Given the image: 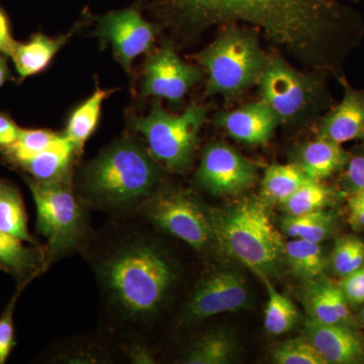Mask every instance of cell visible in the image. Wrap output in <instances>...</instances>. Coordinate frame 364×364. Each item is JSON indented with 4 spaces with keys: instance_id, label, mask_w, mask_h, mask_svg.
I'll return each mask as SVG.
<instances>
[{
    "instance_id": "6da1fadb",
    "label": "cell",
    "mask_w": 364,
    "mask_h": 364,
    "mask_svg": "<svg viewBox=\"0 0 364 364\" xmlns=\"http://www.w3.org/2000/svg\"><path fill=\"white\" fill-rule=\"evenodd\" d=\"M138 215L109 219L81 251L100 298L98 334L119 353L148 333L178 279L176 261Z\"/></svg>"
},
{
    "instance_id": "7a4b0ae2",
    "label": "cell",
    "mask_w": 364,
    "mask_h": 364,
    "mask_svg": "<svg viewBox=\"0 0 364 364\" xmlns=\"http://www.w3.org/2000/svg\"><path fill=\"white\" fill-rule=\"evenodd\" d=\"M177 33L248 26L299 58L336 70L360 32V18L337 0H138Z\"/></svg>"
},
{
    "instance_id": "3957f363",
    "label": "cell",
    "mask_w": 364,
    "mask_h": 364,
    "mask_svg": "<svg viewBox=\"0 0 364 364\" xmlns=\"http://www.w3.org/2000/svg\"><path fill=\"white\" fill-rule=\"evenodd\" d=\"M162 169L134 134L117 139L79 169L75 193L90 210L109 219L135 215L161 186Z\"/></svg>"
},
{
    "instance_id": "277c9868",
    "label": "cell",
    "mask_w": 364,
    "mask_h": 364,
    "mask_svg": "<svg viewBox=\"0 0 364 364\" xmlns=\"http://www.w3.org/2000/svg\"><path fill=\"white\" fill-rule=\"evenodd\" d=\"M215 241L220 247L257 273L267 277L284 254L282 235L273 225L267 203L243 200L208 212Z\"/></svg>"
},
{
    "instance_id": "5b68a950",
    "label": "cell",
    "mask_w": 364,
    "mask_h": 364,
    "mask_svg": "<svg viewBox=\"0 0 364 364\" xmlns=\"http://www.w3.org/2000/svg\"><path fill=\"white\" fill-rule=\"evenodd\" d=\"M37 210V230L46 239L44 272L58 261L81 253L92 237L90 208L71 181H40L23 174Z\"/></svg>"
},
{
    "instance_id": "8992f818",
    "label": "cell",
    "mask_w": 364,
    "mask_h": 364,
    "mask_svg": "<svg viewBox=\"0 0 364 364\" xmlns=\"http://www.w3.org/2000/svg\"><path fill=\"white\" fill-rule=\"evenodd\" d=\"M253 31L225 26L221 35L196 55L208 74L207 95L235 97L259 83L270 58Z\"/></svg>"
},
{
    "instance_id": "52a82bcc",
    "label": "cell",
    "mask_w": 364,
    "mask_h": 364,
    "mask_svg": "<svg viewBox=\"0 0 364 364\" xmlns=\"http://www.w3.org/2000/svg\"><path fill=\"white\" fill-rule=\"evenodd\" d=\"M205 119L207 109L203 105L191 104L182 114H171L155 102L147 116L132 117L129 127L145 138L148 150L159 164L179 173L193 162Z\"/></svg>"
},
{
    "instance_id": "ba28073f",
    "label": "cell",
    "mask_w": 364,
    "mask_h": 364,
    "mask_svg": "<svg viewBox=\"0 0 364 364\" xmlns=\"http://www.w3.org/2000/svg\"><path fill=\"white\" fill-rule=\"evenodd\" d=\"M136 215L154 231L205 252L215 240L210 215L195 196L184 189L160 186Z\"/></svg>"
},
{
    "instance_id": "9c48e42d",
    "label": "cell",
    "mask_w": 364,
    "mask_h": 364,
    "mask_svg": "<svg viewBox=\"0 0 364 364\" xmlns=\"http://www.w3.org/2000/svg\"><path fill=\"white\" fill-rule=\"evenodd\" d=\"M246 280L236 270L207 272L196 282L176 318L177 328L186 329L227 312L240 310L248 301Z\"/></svg>"
},
{
    "instance_id": "30bf717a",
    "label": "cell",
    "mask_w": 364,
    "mask_h": 364,
    "mask_svg": "<svg viewBox=\"0 0 364 364\" xmlns=\"http://www.w3.org/2000/svg\"><path fill=\"white\" fill-rule=\"evenodd\" d=\"M261 100L274 112L280 124L291 123L315 107L322 91L309 79L279 57L270 58L261 76Z\"/></svg>"
},
{
    "instance_id": "8fae6325",
    "label": "cell",
    "mask_w": 364,
    "mask_h": 364,
    "mask_svg": "<svg viewBox=\"0 0 364 364\" xmlns=\"http://www.w3.org/2000/svg\"><path fill=\"white\" fill-rule=\"evenodd\" d=\"M158 33L159 26L144 18L138 4L97 18L95 36L102 46L111 44L114 58L128 74L136 57L152 49Z\"/></svg>"
},
{
    "instance_id": "7c38bea8",
    "label": "cell",
    "mask_w": 364,
    "mask_h": 364,
    "mask_svg": "<svg viewBox=\"0 0 364 364\" xmlns=\"http://www.w3.org/2000/svg\"><path fill=\"white\" fill-rule=\"evenodd\" d=\"M202 77L200 69L183 61L173 46L167 43L144 64L141 98H164L170 104H181Z\"/></svg>"
},
{
    "instance_id": "4fadbf2b",
    "label": "cell",
    "mask_w": 364,
    "mask_h": 364,
    "mask_svg": "<svg viewBox=\"0 0 364 364\" xmlns=\"http://www.w3.org/2000/svg\"><path fill=\"white\" fill-rule=\"evenodd\" d=\"M257 170L247 158L225 143L208 144L203 151L196 181L213 195H236L252 186Z\"/></svg>"
},
{
    "instance_id": "5bb4252c",
    "label": "cell",
    "mask_w": 364,
    "mask_h": 364,
    "mask_svg": "<svg viewBox=\"0 0 364 364\" xmlns=\"http://www.w3.org/2000/svg\"><path fill=\"white\" fill-rule=\"evenodd\" d=\"M306 337L328 363L351 364L364 360V342L349 326L324 324L309 318Z\"/></svg>"
},
{
    "instance_id": "9a60e30c",
    "label": "cell",
    "mask_w": 364,
    "mask_h": 364,
    "mask_svg": "<svg viewBox=\"0 0 364 364\" xmlns=\"http://www.w3.org/2000/svg\"><path fill=\"white\" fill-rule=\"evenodd\" d=\"M280 124L279 117L262 100L218 117V124L238 142L264 145Z\"/></svg>"
},
{
    "instance_id": "2e32d148",
    "label": "cell",
    "mask_w": 364,
    "mask_h": 364,
    "mask_svg": "<svg viewBox=\"0 0 364 364\" xmlns=\"http://www.w3.org/2000/svg\"><path fill=\"white\" fill-rule=\"evenodd\" d=\"M344 95L341 102L322 119L318 136L337 144L364 141V90H355L343 78Z\"/></svg>"
},
{
    "instance_id": "e0dca14e",
    "label": "cell",
    "mask_w": 364,
    "mask_h": 364,
    "mask_svg": "<svg viewBox=\"0 0 364 364\" xmlns=\"http://www.w3.org/2000/svg\"><path fill=\"white\" fill-rule=\"evenodd\" d=\"M90 18V14H83L82 18L68 33L59 37L51 38L44 33H33L28 42L21 43L16 41L9 58L11 59L16 67L18 81L21 82L47 69L57 53Z\"/></svg>"
},
{
    "instance_id": "ac0fdd59",
    "label": "cell",
    "mask_w": 364,
    "mask_h": 364,
    "mask_svg": "<svg viewBox=\"0 0 364 364\" xmlns=\"http://www.w3.org/2000/svg\"><path fill=\"white\" fill-rule=\"evenodd\" d=\"M304 303L310 318L324 324L349 326L352 322L348 301L338 284L318 280L306 286Z\"/></svg>"
},
{
    "instance_id": "d6986e66",
    "label": "cell",
    "mask_w": 364,
    "mask_h": 364,
    "mask_svg": "<svg viewBox=\"0 0 364 364\" xmlns=\"http://www.w3.org/2000/svg\"><path fill=\"white\" fill-rule=\"evenodd\" d=\"M23 240L0 231V269L11 272L18 286L26 287L44 273L45 248L26 247Z\"/></svg>"
},
{
    "instance_id": "ffe728a7",
    "label": "cell",
    "mask_w": 364,
    "mask_h": 364,
    "mask_svg": "<svg viewBox=\"0 0 364 364\" xmlns=\"http://www.w3.org/2000/svg\"><path fill=\"white\" fill-rule=\"evenodd\" d=\"M349 157L340 144L317 136L301 148L296 164L311 181L322 182L344 168Z\"/></svg>"
},
{
    "instance_id": "44dd1931",
    "label": "cell",
    "mask_w": 364,
    "mask_h": 364,
    "mask_svg": "<svg viewBox=\"0 0 364 364\" xmlns=\"http://www.w3.org/2000/svg\"><path fill=\"white\" fill-rule=\"evenodd\" d=\"M77 156L73 146L64 136L49 149L18 163L26 176L40 181H72V166Z\"/></svg>"
},
{
    "instance_id": "7402d4cb",
    "label": "cell",
    "mask_w": 364,
    "mask_h": 364,
    "mask_svg": "<svg viewBox=\"0 0 364 364\" xmlns=\"http://www.w3.org/2000/svg\"><path fill=\"white\" fill-rule=\"evenodd\" d=\"M116 360V352L98 333L55 345L50 358L54 363L104 364Z\"/></svg>"
},
{
    "instance_id": "603a6c76",
    "label": "cell",
    "mask_w": 364,
    "mask_h": 364,
    "mask_svg": "<svg viewBox=\"0 0 364 364\" xmlns=\"http://www.w3.org/2000/svg\"><path fill=\"white\" fill-rule=\"evenodd\" d=\"M112 90H105L97 85L95 92L72 111L63 135L80 156L86 141L95 133L102 114V104Z\"/></svg>"
},
{
    "instance_id": "cb8c5ba5",
    "label": "cell",
    "mask_w": 364,
    "mask_h": 364,
    "mask_svg": "<svg viewBox=\"0 0 364 364\" xmlns=\"http://www.w3.org/2000/svg\"><path fill=\"white\" fill-rule=\"evenodd\" d=\"M237 353V343L226 331H210L193 340L181 359L186 364L231 363Z\"/></svg>"
},
{
    "instance_id": "d4e9b609",
    "label": "cell",
    "mask_w": 364,
    "mask_h": 364,
    "mask_svg": "<svg viewBox=\"0 0 364 364\" xmlns=\"http://www.w3.org/2000/svg\"><path fill=\"white\" fill-rule=\"evenodd\" d=\"M296 163L275 164L265 171L261 182V200L282 205L291 196L311 182Z\"/></svg>"
},
{
    "instance_id": "484cf974",
    "label": "cell",
    "mask_w": 364,
    "mask_h": 364,
    "mask_svg": "<svg viewBox=\"0 0 364 364\" xmlns=\"http://www.w3.org/2000/svg\"><path fill=\"white\" fill-rule=\"evenodd\" d=\"M0 231L39 246L28 232L25 203L20 191L4 178H0Z\"/></svg>"
},
{
    "instance_id": "4316f807",
    "label": "cell",
    "mask_w": 364,
    "mask_h": 364,
    "mask_svg": "<svg viewBox=\"0 0 364 364\" xmlns=\"http://www.w3.org/2000/svg\"><path fill=\"white\" fill-rule=\"evenodd\" d=\"M284 254L291 269L304 279H316L324 272L326 262L320 243L294 239L284 244Z\"/></svg>"
},
{
    "instance_id": "83f0119b",
    "label": "cell",
    "mask_w": 364,
    "mask_h": 364,
    "mask_svg": "<svg viewBox=\"0 0 364 364\" xmlns=\"http://www.w3.org/2000/svg\"><path fill=\"white\" fill-rule=\"evenodd\" d=\"M334 226V217L324 210L308 214L287 215L282 221V230L287 236L294 239L321 243L331 234Z\"/></svg>"
},
{
    "instance_id": "f1b7e54d",
    "label": "cell",
    "mask_w": 364,
    "mask_h": 364,
    "mask_svg": "<svg viewBox=\"0 0 364 364\" xmlns=\"http://www.w3.org/2000/svg\"><path fill=\"white\" fill-rule=\"evenodd\" d=\"M63 138V134L45 129H21L18 140L2 152L4 160L16 166L43 151L49 149Z\"/></svg>"
},
{
    "instance_id": "f546056e",
    "label": "cell",
    "mask_w": 364,
    "mask_h": 364,
    "mask_svg": "<svg viewBox=\"0 0 364 364\" xmlns=\"http://www.w3.org/2000/svg\"><path fill=\"white\" fill-rule=\"evenodd\" d=\"M264 280L268 291L267 309L264 313V327L272 335H282L291 331L298 321L299 313L293 301L284 294H279L267 277Z\"/></svg>"
},
{
    "instance_id": "4dcf8cb0",
    "label": "cell",
    "mask_w": 364,
    "mask_h": 364,
    "mask_svg": "<svg viewBox=\"0 0 364 364\" xmlns=\"http://www.w3.org/2000/svg\"><path fill=\"white\" fill-rule=\"evenodd\" d=\"M334 200V191L322 184L311 181L296 191L284 205L287 215H299L324 210Z\"/></svg>"
},
{
    "instance_id": "1f68e13d",
    "label": "cell",
    "mask_w": 364,
    "mask_h": 364,
    "mask_svg": "<svg viewBox=\"0 0 364 364\" xmlns=\"http://www.w3.org/2000/svg\"><path fill=\"white\" fill-rule=\"evenodd\" d=\"M332 264L335 272L341 277L363 267L364 242L355 237L338 239L333 250Z\"/></svg>"
},
{
    "instance_id": "d6a6232c",
    "label": "cell",
    "mask_w": 364,
    "mask_h": 364,
    "mask_svg": "<svg viewBox=\"0 0 364 364\" xmlns=\"http://www.w3.org/2000/svg\"><path fill=\"white\" fill-rule=\"evenodd\" d=\"M273 361L277 364H328L306 337L284 342L273 351Z\"/></svg>"
},
{
    "instance_id": "836d02e7",
    "label": "cell",
    "mask_w": 364,
    "mask_h": 364,
    "mask_svg": "<svg viewBox=\"0 0 364 364\" xmlns=\"http://www.w3.org/2000/svg\"><path fill=\"white\" fill-rule=\"evenodd\" d=\"M18 291L6 306L0 317V364L6 363L9 354L13 350L14 342V314L18 296L26 287L18 286Z\"/></svg>"
},
{
    "instance_id": "e575fe53",
    "label": "cell",
    "mask_w": 364,
    "mask_h": 364,
    "mask_svg": "<svg viewBox=\"0 0 364 364\" xmlns=\"http://www.w3.org/2000/svg\"><path fill=\"white\" fill-rule=\"evenodd\" d=\"M338 286L348 304L361 305L364 303V265L355 272L342 277Z\"/></svg>"
},
{
    "instance_id": "d590c367",
    "label": "cell",
    "mask_w": 364,
    "mask_h": 364,
    "mask_svg": "<svg viewBox=\"0 0 364 364\" xmlns=\"http://www.w3.org/2000/svg\"><path fill=\"white\" fill-rule=\"evenodd\" d=\"M344 168L346 186L352 191H364V149L350 155Z\"/></svg>"
},
{
    "instance_id": "8d00e7d4",
    "label": "cell",
    "mask_w": 364,
    "mask_h": 364,
    "mask_svg": "<svg viewBox=\"0 0 364 364\" xmlns=\"http://www.w3.org/2000/svg\"><path fill=\"white\" fill-rule=\"evenodd\" d=\"M21 130L9 114L0 112V152H4L18 140Z\"/></svg>"
},
{
    "instance_id": "74e56055",
    "label": "cell",
    "mask_w": 364,
    "mask_h": 364,
    "mask_svg": "<svg viewBox=\"0 0 364 364\" xmlns=\"http://www.w3.org/2000/svg\"><path fill=\"white\" fill-rule=\"evenodd\" d=\"M349 221L354 229L364 228V191H352L348 198Z\"/></svg>"
},
{
    "instance_id": "f35d334b",
    "label": "cell",
    "mask_w": 364,
    "mask_h": 364,
    "mask_svg": "<svg viewBox=\"0 0 364 364\" xmlns=\"http://www.w3.org/2000/svg\"><path fill=\"white\" fill-rule=\"evenodd\" d=\"M14 43H16V41L11 36L9 18H7L4 9L0 7V52L4 53V55L9 57Z\"/></svg>"
},
{
    "instance_id": "ab89813d",
    "label": "cell",
    "mask_w": 364,
    "mask_h": 364,
    "mask_svg": "<svg viewBox=\"0 0 364 364\" xmlns=\"http://www.w3.org/2000/svg\"><path fill=\"white\" fill-rule=\"evenodd\" d=\"M7 58L9 57L6 55L0 52V87L6 85L7 81L13 79V74H11V69H9V64H7Z\"/></svg>"
},
{
    "instance_id": "60d3db41",
    "label": "cell",
    "mask_w": 364,
    "mask_h": 364,
    "mask_svg": "<svg viewBox=\"0 0 364 364\" xmlns=\"http://www.w3.org/2000/svg\"><path fill=\"white\" fill-rule=\"evenodd\" d=\"M360 320H361V322H363V324L364 326V308L363 309V311H361Z\"/></svg>"
}]
</instances>
